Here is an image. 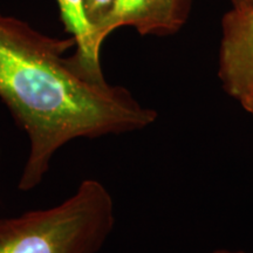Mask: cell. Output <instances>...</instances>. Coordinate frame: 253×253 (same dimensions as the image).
Here are the masks:
<instances>
[{
	"label": "cell",
	"mask_w": 253,
	"mask_h": 253,
	"mask_svg": "<svg viewBox=\"0 0 253 253\" xmlns=\"http://www.w3.org/2000/svg\"><path fill=\"white\" fill-rule=\"evenodd\" d=\"M60 15L66 31L75 41V59L81 68L96 77H103L100 65V49L94 25L86 12L84 0H58Z\"/></svg>",
	"instance_id": "5"
},
{
	"label": "cell",
	"mask_w": 253,
	"mask_h": 253,
	"mask_svg": "<svg viewBox=\"0 0 253 253\" xmlns=\"http://www.w3.org/2000/svg\"><path fill=\"white\" fill-rule=\"evenodd\" d=\"M114 226L112 194L86 179L58 205L0 218V253H99Z\"/></svg>",
	"instance_id": "2"
},
{
	"label": "cell",
	"mask_w": 253,
	"mask_h": 253,
	"mask_svg": "<svg viewBox=\"0 0 253 253\" xmlns=\"http://www.w3.org/2000/svg\"><path fill=\"white\" fill-rule=\"evenodd\" d=\"M240 106L244 108L246 113L250 114V115L253 118V94L251 95V96H249L248 99L242 101V102H240Z\"/></svg>",
	"instance_id": "7"
},
{
	"label": "cell",
	"mask_w": 253,
	"mask_h": 253,
	"mask_svg": "<svg viewBox=\"0 0 253 253\" xmlns=\"http://www.w3.org/2000/svg\"><path fill=\"white\" fill-rule=\"evenodd\" d=\"M218 74L239 103L253 94V6L233 7L224 17Z\"/></svg>",
	"instance_id": "3"
},
{
	"label": "cell",
	"mask_w": 253,
	"mask_h": 253,
	"mask_svg": "<svg viewBox=\"0 0 253 253\" xmlns=\"http://www.w3.org/2000/svg\"><path fill=\"white\" fill-rule=\"evenodd\" d=\"M191 0H115L109 13L95 28L100 46L122 26L134 27L142 36H168L185 24Z\"/></svg>",
	"instance_id": "4"
},
{
	"label": "cell",
	"mask_w": 253,
	"mask_h": 253,
	"mask_svg": "<svg viewBox=\"0 0 253 253\" xmlns=\"http://www.w3.org/2000/svg\"><path fill=\"white\" fill-rule=\"evenodd\" d=\"M235 8H244L253 6V0H231Z\"/></svg>",
	"instance_id": "8"
},
{
	"label": "cell",
	"mask_w": 253,
	"mask_h": 253,
	"mask_svg": "<svg viewBox=\"0 0 253 253\" xmlns=\"http://www.w3.org/2000/svg\"><path fill=\"white\" fill-rule=\"evenodd\" d=\"M209 253H248V252L243 251V250H231V249L220 248V249H214Z\"/></svg>",
	"instance_id": "9"
},
{
	"label": "cell",
	"mask_w": 253,
	"mask_h": 253,
	"mask_svg": "<svg viewBox=\"0 0 253 253\" xmlns=\"http://www.w3.org/2000/svg\"><path fill=\"white\" fill-rule=\"evenodd\" d=\"M73 46V38L45 36L0 13V99L30 143L20 191L37 188L55 154L71 141L143 130L157 120L156 110L142 106L126 88L65 56Z\"/></svg>",
	"instance_id": "1"
},
{
	"label": "cell",
	"mask_w": 253,
	"mask_h": 253,
	"mask_svg": "<svg viewBox=\"0 0 253 253\" xmlns=\"http://www.w3.org/2000/svg\"><path fill=\"white\" fill-rule=\"evenodd\" d=\"M114 1L115 0H84L87 15L90 23L94 25V28H96L97 25L109 13Z\"/></svg>",
	"instance_id": "6"
}]
</instances>
